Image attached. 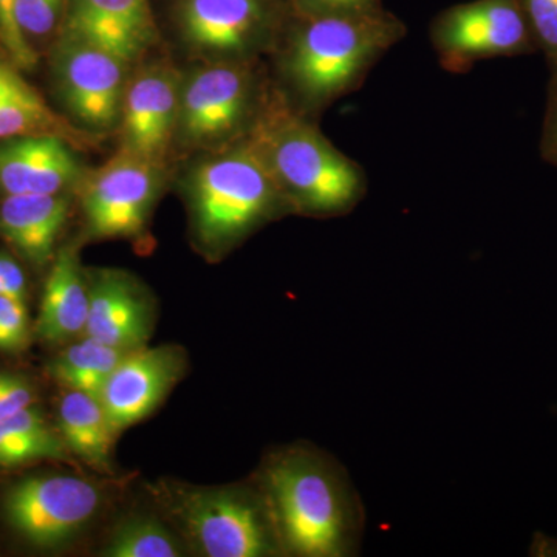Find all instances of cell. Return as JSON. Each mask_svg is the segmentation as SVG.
Returning a JSON list of instances; mask_svg holds the SVG:
<instances>
[{
    "instance_id": "cell-13",
    "label": "cell",
    "mask_w": 557,
    "mask_h": 557,
    "mask_svg": "<svg viewBox=\"0 0 557 557\" xmlns=\"http://www.w3.org/2000/svg\"><path fill=\"white\" fill-rule=\"evenodd\" d=\"M180 87L170 69L145 70L124 91L123 150L159 163L178 123Z\"/></svg>"
},
{
    "instance_id": "cell-20",
    "label": "cell",
    "mask_w": 557,
    "mask_h": 557,
    "mask_svg": "<svg viewBox=\"0 0 557 557\" xmlns=\"http://www.w3.org/2000/svg\"><path fill=\"white\" fill-rule=\"evenodd\" d=\"M40 134L60 135L72 145L89 143L87 135L54 113L20 73L0 64V141Z\"/></svg>"
},
{
    "instance_id": "cell-22",
    "label": "cell",
    "mask_w": 557,
    "mask_h": 557,
    "mask_svg": "<svg viewBox=\"0 0 557 557\" xmlns=\"http://www.w3.org/2000/svg\"><path fill=\"white\" fill-rule=\"evenodd\" d=\"M127 354L129 350L81 336L51 359L47 370L65 391L86 392L100 397L106 381Z\"/></svg>"
},
{
    "instance_id": "cell-6",
    "label": "cell",
    "mask_w": 557,
    "mask_h": 557,
    "mask_svg": "<svg viewBox=\"0 0 557 557\" xmlns=\"http://www.w3.org/2000/svg\"><path fill=\"white\" fill-rule=\"evenodd\" d=\"M97 480L75 474H40L11 485L2 518L32 547L54 549L75 541L97 520L108 500Z\"/></svg>"
},
{
    "instance_id": "cell-23",
    "label": "cell",
    "mask_w": 557,
    "mask_h": 557,
    "mask_svg": "<svg viewBox=\"0 0 557 557\" xmlns=\"http://www.w3.org/2000/svg\"><path fill=\"white\" fill-rule=\"evenodd\" d=\"M186 545L163 519L148 512H134L115 523L102 545L106 557H178Z\"/></svg>"
},
{
    "instance_id": "cell-15",
    "label": "cell",
    "mask_w": 557,
    "mask_h": 557,
    "mask_svg": "<svg viewBox=\"0 0 557 557\" xmlns=\"http://www.w3.org/2000/svg\"><path fill=\"white\" fill-rule=\"evenodd\" d=\"M153 38L149 0H73L65 39L90 44L129 64Z\"/></svg>"
},
{
    "instance_id": "cell-7",
    "label": "cell",
    "mask_w": 557,
    "mask_h": 557,
    "mask_svg": "<svg viewBox=\"0 0 557 557\" xmlns=\"http://www.w3.org/2000/svg\"><path fill=\"white\" fill-rule=\"evenodd\" d=\"M527 17L519 0H472L442 11L431 42L448 72H468L478 61L516 53L525 46Z\"/></svg>"
},
{
    "instance_id": "cell-17",
    "label": "cell",
    "mask_w": 557,
    "mask_h": 557,
    "mask_svg": "<svg viewBox=\"0 0 557 557\" xmlns=\"http://www.w3.org/2000/svg\"><path fill=\"white\" fill-rule=\"evenodd\" d=\"M90 292L75 247H65L51 263L35 332L47 344H64L86 332Z\"/></svg>"
},
{
    "instance_id": "cell-27",
    "label": "cell",
    "mask_w": 557,
    "mask_h": 557,
    "mask_svg": "<svg viewBox=\"0 0 557 557\" xmlns=\"http://www.w3.org/2000/svg\"><path fill=\"white\" fill-rule=\"evenodd\" d=\"M36 388L27 376L0 372V420L35 406Z\"/></svg>"
},
{
    "instance_id": "cell-18",
    "label": "cell",
    "mask_w": 557,
    "mask_h": 557,
    "mask_svg": "<svg viewBox=\"0 0 557 557\" xmlns=\"http://www.w3.org/2000/svg\"><path fill=\"white\" fill-rule=\"evenodd\" d=\"M69 209L70 201L62 194L5 196L0 203V234L25 259L38 267L47 265L53 260Z\"/></svg>"
},
{
    "instance_id": "cell-21",
    "label": "cell",
    "mask_w": 557,
    "mask_h": 557,
    "mask_svg": "<svg viewBox=\"0 0 557 557\" xmlns=\"http://www.w3.org/2000/svg\"><path fill=\"white\" fill-rule=\"evenodd\" d=\"M39 460L73 461L60 431L30 406L0 420V468H17Z\"/></svg>"
},
{
    "instance_id": "cell-11",
    "label": "cell",
    "mask_w": 557,
    "mask_h": 557,
    "mask_svg": "<svg viewBox=\"0 0 557 557\" xmlns=\"http://www.w3.org/2000/svg\"><path fill=\"white\" fill-rule=\"evenodd\" d=\"M126 61L109 51L64 39L57 54V72L70 112L91 127L113 126L126 91Z\"/></svg>"
},
{
    "instance_id": "cell-9",
    "label": "cell",
    "mask_w": 557,
    "mask_h": 557,
    "mask_svg": "<svg viewBox=\"0 0 557 557\" xmlns=\"http://www.w3.org/2000/svg\"><path fill=\"white\" fill-rule=\"evenodd\" d=\"M255 76L240 64H222L194 73L180 90L178 131L194 145L230 137L252 119Z\"/></svg>"
},
{
    "instance_id": "cell-4",
    "label": "cell",
    "mask_w": 557,
    "mask_h": 557,
    "mask_svg": "<svg viewBox=\"0 0 557 557\" xmlns=\"http://www.w3.org/2000/svg\"><path fill=\"white\" fill-rule=\"evenodd\" d=\"M150 493L201 556H285L269 500L256 479L211 487L160 482Z\"/></svg>"
},
{
    "instance_id": "cell-3",
    "label": "cell",
    "mask_w": 557,
    "mask_h": 557,
    "mask_svg": "<svg viewBox=\"0 0 557 557\" xmlns=\"http://www.w3.org/2000/svg\"><path fill=\"white\" fill-rule=\"evenodd\" d=\"M248 138L259 150L292 211L336 218L364 197L361 166L281 97L260 110Z\"/></svg>"
},
{
    "instance_id": "cell-19",
    "label": "cell",
    "mask_w": 557,
    "mask_h": 557,
    "mask_svg": "<svg viewBox=\"0 0 557 557\" xmlns=\"http://www.w3.org/2000/svg\"><path fill=\"white\" fill-rule=\"evenodd\" d=\"M57 428L73 457L101 474H113L116 435L100 398L86 392H65L58 405Z\"/></svg>"
},
{
    "instance_id": "cell-1",
    "label": "cell",
    "mask_w": 557,
    "mask_h": 557,
    "mask_svg": "<svg viewBox=\"0 0 557 557\" xmlns=\"http://www.w3.org/2000/svg\"><path fill=\"white\" fill-rule=\"evenodd\" d=\"M255 479L269 500L285 556L357 555L364 511L347 472L332 457L292 446L270 454Z\"/></svg>"
},
{
    "instance_id": "cell-10",
    "label": "cell",
    "mask_w": 557,
    "mask_h": 557,
    "mask_svg": "<svg viewBox=\"0 0 557 557\" xmlns=\"http://www.w3.org/2000/svg\"><path fill=\"white\" fill-rule=\"evenodd\" d=\"M186 368V351L178 346H143L129 351L98 397L116 437L159 408L185 376Z\"/></svg>"
},
{
    "instance_id": "cell-29",
    "label": "cell",
    "mask_w": 557,
    "mask_h": 557,
    "mask_svg": "<svg viewBox=\"0 0 557 557\" xmlns=\"http://www.w3.org/2000/svg\"><path fill=\"white\" fill-rule=\"evenodd\" d=\"M27 277L20 263L7 252H0V295L27 304Z\"/></svg>"
},
{
    "instance_id": "cell-26",
    "label": "cell",
    "mask_w": 557,
    "mask_h": 557,
    "mask_svg": "<svg viewBox=\"0 0 557 557\" xmlns=\"http://www.w3.org/2000/svg\"><path fill=\"white\" fill-rule=\"evenodd\" d=\"M0 40L20 67H35V50L17 25L16 0H0Z\"/></svg>"
},
{
    "instance_id": "cell-30",
    "label": "cell",
    "mask_w": 557,
    "mask_h": 557,
    "mask_svg": "<svg viewBox=\"0 0 557 557\" xmlns=\"http://www.w3.org/2000/svg\"><path fill=\"white\" fill-rule=\"evenodd\" d=\"M383 0H293L295 11L319 13V11L368 10L383 5Z\"/></svg>"
},
{
    "instance_id": "cell-12",
    "label": "cell",
    "mask_w": 557,
    "mask_h": 557,
    "mask_svg": "<svg viewBox=\"0 0 557 557\" xmlns=\"http://www.w3.org/2000/svg\"><path fill=\"white\" fill-rule=\"evenodd\" d=\"M87 278L90 307L84 336L129 351L146 346L156 325L148 289L119 270H98Z\"/></svg>"
},
{
    "instance_id": "cell-31",
    "label": "cell",
    "mask_w": 557,
    "mask_h": 557,
    "mask_svg": "<svg viewBox=\"0 0 557 557\" xmlns=\"http://www.w3.org/2000/svg\"><path fill=\"white\" fill-rule=\"evenodd\" d=\"M555 143L557 148V116H556V123H555Z\"/></svg>"
},
{
    "instance_id": "cell-28",
    "label": "cell",
    "mask_w": 557,
    "mask_h": 557,
    "mask_svg": "<svg viewBox=\"0 0 557 557\" xmlns=\"http://www.w3.org/2000/svg\"><path fill=\"white\" fill-rule=\"evenodd\" d=\"M539 39L549 50L557 51V0H519Z\"/></svg>"
},
{
    "instance_id": "cell-5",
    "label": "cell",
    "mask_w": 557,
    "mask_h": 557,
    "mask_svg": "<svg viewBox=\"0 0 557 557\" xmlns=\"http://www.w3.org/2000/svg\"><path fill=\"white\" fill-rule=\"evenodd\" d=\"M289 209L251 139L205 161L190 180V214L200 244L225 251Z\"/></svg>"
},
{
    "instance_id": "cell-14",
    "label": "cell",
    "mask_w": 557,
    "mask_h": 557,
    "mask_svg": "<svg viewBox=\"0 0 557 557\" xmlns=\"http://www.w3.org/2000/svg\"><path fill=\"white\" fill-rule=\"evenodd\" d=\"M72 143L53 134L0 141V190L5 196L61 194L79 178Z\"/></svg>"
},
{
    "instance_id": "cell-25",
    "label": "cell",
    "mask_w": 557,
    "mask_h": 557,
    "mask_svg": "<svg viewBox=\"0 0 557 557\" xmlns=\"http://www.w3.org/2000/svg\"><path fill=\"white\" fill-rule=\"evenodd\" d=\"M62 0H16V21L25 38H40L53 32Z\"/></svg>"
},
{
    "instance_id": "cell-8",
    "label": "cell",
    "mask_w": 557,
    "mask_h": 557,
    "mask_svg": "<svg viewBox=\"0 0 557 557\" xmlns=\"http://www.w3.org/2000/svg\"><path fill=\"white\" fill-rule=\"evenodd\" d=\"M160 186L159 163L121 150L84 185L83 211L90 236H137L148 222Z\"/></svg>"
},
{
    "instance_id": "cell-2",
    "label": "cell",
    "mask_w": 557,
    "mask_h": 557,
    "mask_svg": "<svg viewBox=\"0 0 557 557\" xmlns=\"http://www.w3.org/2000/svg\"><path fill=\"white\" fill-rule=\"evenodd\" d=\"M296 13L299 21L289 35L282 67L309 108H325L357 90L373 65L406 35V25L383 5Z\"/></svg>"
},
{
    "instance_id": "cell-24",
    "label": "cell",
    "mask_w": 557,
    "mask_h": 557,
    "mask_svg": "<svg viewBox=\"0 0 557 557\" xmlns=\"http://www.w3.org/2000/svg\"><path fill=\"white\" fill-rule=\"evenodd\" d=\"M27 304L0 295V350L16 354L30 343Z\"/></svg>"
},
{
    "instance_id": "cell-16",
    "label": "cell",
    "mask_w": 557,
    "mask_h": 557,
    "mask_svg": "<svg viewBox=\"0 0 557 557\" xmlns=\"http://www.w3.org/2000/svg\"><path fill=\"white\" fill-rule=\"evenodd\" d=\"M269 0H186L183 30L201 50L242 54L255 49L271 28Z\"/></svg>"
}]
</instances>
